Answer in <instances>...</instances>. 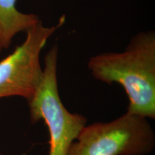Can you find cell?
Masks as SVG:
<instances>
[{
  "label": "cell",
  "instance_id": "1",
  "mask_svg": "<svg viewBox=\"0 0 155 155\" xmlns=\"http://www.w3.org/2000/svg\"><path fill=\"white\" fill-rule=\"evenodd\" d=\"M92 76L101 82L119 83L129 98L127 112L155 118V34H137L119 53H103L89 59Z\"/></svg>",
  "mask_w": 155,
  "mask_h": 155
},
{
  "label": "cell",
  "instance_id": "2",
  "mask_svg": "<svg viewBox=\"0 0 155 155\" xmlns=\"http://www.w3.org/2000/svg\"><path fill=\"white\" fill-rule=\"evenodd\" d=\"M154 146L148 119L127 111L113 121L85 126L66 155H147Z\"/></svg>",
  "mask_w": 155,
  "mask_h": 155
},
{
  "label": "cell",
  "instance_id": "3",
  "mask_svg": "<svg viewBox=\"0 0 155 155\" xmlns=\"http://www.w3.org/2000/svg\"><path fill=\"white\" fill-rule=\"evenodd\" d=\"M58 47L54 45L45 57L40 86L28 101L31 123L43 119L47 124L50 134L48 155H66L87 123L84 116L69 112L62 102L58 87Z\"/></svg>",
  "mask_w": 155,
  "mask_h": 155
},
{
  "label": "cell",
  "instance_id": "4",
  "mask_svg": "<svg viewBox=\"0 0 155 155\" xmlns=\"http://www.w3.org/2000/svg\"><path fill=\"white\" fill-rule=\"evenodd\" d=\"M64 22V16L57 25L51 27L45 26L40 20L25 32L24 42L0 61V98L21 96L28 101L32 98L42 78V50Z\"/></svg>",
  "mask_w": 155,
  "mask_h": 155
},
{
  "label": "cell",
  "instance_id": "5",
  "mask_svg": "<svg viewBox=\"0 0 155 155\" xmlns=\"http://www.w3.org/2000/svg\"><path fill=\"white\" fill-rule=\"evenodd\" d=\"M16 2L17 0H0V42L4 49L9 47L15 36L40 21L38 15L19 11Z\"/></svg>",
  "mask_w": 155,
  "mask_h": 155
},
{
  "label": "cell",
  "instance_id": "6",
  "mask_svg": "<svg viewBox=\"0 0 155 155\" xmlns=\"http://www.w3.org/2000/svg\"><path fill=\"white\" fill-rule=\"evenodd\" d=\"M4 48H2V44H1V42H0V53H1L2 50Z\"/></svg>",
  "mask_w": 155,
  "mask_h": 155
},
{
  "label": "cell",
  "instance_id": "7",
  "mask_svg": "<svg viewBox=\"0 0 155 155\" xmlns=\"http://www.w3.org/2000/svg\"><path fill=\"white\" fill-rule=\"evenodd\" d=\"M0 155H1V154H0Z\"/></svg>",
  "mask_w": 155,
  "mask_h": 155
}]
</instances>
